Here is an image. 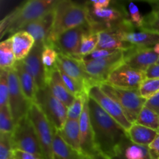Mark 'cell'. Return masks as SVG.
Masks as SVG:
<instances>
[{"label": "cell", "instance_id": "cell-1", "mask_svg": "<svg viewBox=\"0 0 159 159\" xmlns=\"http://www.w3.org/2000/svg\"><path fill=\"white\" fill-rule=\"evenodd\" d=\"M88 103L96 146L107 158H113L123 141L128 138L127 131L89 96Z\"/></svg>", "mask_w": 159, "mask_h": 159}, {"label": "cell", "instance_id": "cell-2", "mask_svg": "<svg viewBox=\"0 0 159 159\" xmlns=\"http://www.w3.org/2000/svg\"><path fill=\"white\" fill-rule=\"evenodd\" d=\"M57 1L29 0L20 4L2 19L0 24L1 38L6 34H14L32 22L53 10Z\"/></svg>", "mask_w": 159, "mask_h": 159}, {"label": "cell", "instance_id": "cell-3", "mask_svg": "<svg viewBox=\"0 0 159 159\" xmlns=\"http://www.w3.org/2000/svg\"><path fill=\"white\" fill-rule=\"evenodd\" d=\"M89 16L87 2L79 4L71 0H57L54 8L52 28L46 43H53L60 34L89 23Z\"/></svg>", "mask_w": 159, "mask_h": 159}, {"label": "cell", "instance_id": "cell-4", "mask_svg": "<svg viewBox=\"0 0 159 159\" xmlns=\"http://www.w3.org/2000/svg\"><path fill=\"white\" fill-rule=\"evenodd\" d=\"M99 86L105 94L120 106L127 119L132 124H134L146 102V99L141 97L139 91L117 88L107 82L99 84Z\"/></svg>", "mask_w": 159, "mask_h": 159}, {"label": "cell", "instance_id": "cell-5", "mask_svg": "<svg viewBox=\"0 0 159 159\" xmlns=\"http://www.w3.org/2000/svg\"><path fill=\"white\" fill-rule=\"evenodd\" d=\"M35 102L57 131H60L68 120V107L59 101L48 86L37 90Z\"/></svg>", "mask_w": 159, "mask_h": 159}, {"label": "cell", "instance_id": "cell-6", "mask_svg": "<svg viewBox=\"0 0 159 159\" xmlns=\"http://www.w3.org/2000/svg\"><path fill=\"white\" fill-rule=\"evenodd\" d=\"M11 140L13 150H20L43 158L35 129L28 114L16 124L11 134Z\"/></svg>", "mask_w": 159, "mask_h": 159}, {"label": "cell", "instance_id": "cell-7", "mask_svg": "<svg viewBox=\"0 0 159 159\" xmlns=\"http://www.w3.org/2000/svg\"><path fill=\"white\" fill-rule=\"evenodd\" d=\"M28 116L35 129L43 159H54L53 142L55 132L54 128L35 102L31 104Z\"/></svg>", "mask_w": 159, "mask_h": 159}, {"label": "cell", "instance_id": "cell-8", "mask_svg": "<svg viewBox=\"0 0 159 159\" xmlns=\"http://www.w3.org/2000/svg\"><path fill=\"white\" fill-rule=\"evenodd\" d=\"M87 4L89 8V23L92 30L96 32L111 28L124 20L130 19V15L123 6L116 4L106 9H95L88 2Z\"/></svg>", "mask_w": 159, "mask_h": 159}, {"label": "cell", "instance_id": "cell-9", "mask_svg": "<svg viewBox=\"0 0 159 159\" xmlns=\"http://www.w3.org/2000/svg\"><path fill=\"white\" fill-rule=\"evenodd\" d=\"M84 69L97 83H103L110 73L124 63V51L119 50L109 57L94 60H82Z\"/></svg>", "mask_w": 159, "mask_h": 159}, {"label": "cell", "instance_id": "cell-10", "mask_svg": "<svg viewBox=\"0 0 159 159\" xmlns=\"http://www.w3.org/2000/svg\"><path fill=\"white\" fill-rule=\"evenodd\" d=\"M9 80V107L16 124L28 114L32 102H30L23 93L18 77L13 68L7 70Z\"/></svg>", "mask_w": 159, "mask_h": 159}, {"label": "cell", "instance_id": "cell-11", "mask_svg": "<svg viewBox=\"0 0 159 159\" xmlns=\"http://www.w3.org/2000/svg\"><path fill=\"white\" fill-rule=\"evenodd\" d=\"M79 129L81 149L83 156L87 159H109L99 150L95 142L94 134L90 121L88 96L85 98L83 111L79 119Z\"/></svg>", "mask_w": 159, "mask_h": 159}, {"label": "cell", "instance_id": "cell-12", "mask_svg": "<svg viewBox=\"0 0 159 159\" xmlns=\"http://www.w3.org/2000/svg\"><path fill=\"white\" fill-rule=\"evenodd\" d=\"M93 30L89 23L79 26L60 34L51 44L57 53L69 57L81 59L79 56V48L83 36L86 33Z\"/></svg>", "mask_w": 159, "mask_h": 159}, {"label": "cell", "instance_id": "cell-13", "mask_svg": "<svg viewBox=\"0 0 159 159\" xmlns=\"http://www.w3.org/2000/svg\"><path fill=\"white\" fill-rule=\"evenodd\" d=\"M144 79V71L134 69L124 63L110 73L105 82L117 88L138 90Z\"/></svg>", "mask_w": 159, "mask_h": 159}, {"label": "cell", "instance_id": "cell-14", "mask_svg": "<svg viewBox=\"0 0 159 159\" xmlns=\"http://www.w3.org/2000/svg\"><path fill=\"white\" fill-rule=\"evenodd\" d=\"M57 67L79 82L85 89L87 93L93 85H99L84 69L82 59L69 57L58 53Z\"/></svg>", "mask_w": 159, "mask_h": 159}, {"label": "cell", "instance_id": "cell-15", "mask_svg": "<svg viewBox=\"0 0 159 159\" xmlns=\"http://www.w3.org/2000/svg\"><path fill=\"white\" fill-rule=\"evenodd\" d=\"M88 96L94 99L102 110L115 120L126 131L130 130L133 124L127 119L123 109L114 99L105 94L99 88V85H93L89 91Z\"/></svg>", "mask_w": 159, "mask_h": 159}, {"label": "cell", "instance_id": "cell-16", "mask_svg": "<svg viewBox=\"0 0 159 159\" xmlns=\"http://www.w3.org/2000/svg\"><path fill=\"white\" fill-rule=\"evenodd\" d=\"M159 55L154 51L153 48L134 46L124 51V64L144 72L151 65L157 63Z\"/></svg>", "mask_w": 159, "mask_h": 159}, {"label": "cell", "instance_id": "cell-17", "mask_svg": "<svg viewBox=\"0 0 159 159\" xmlns=\"http://www.w3.org/2000/svg\"><path fill=\"white\" fill-rule=\"evenodd\" d=\"M43 45L44 43H35L29 55L23 61L26 71L34 79L38 89L47 86L46 71L42 62Z\"/></svg>", "mask_w": 159, "mask_h": 159}, {"label": "cell", "instance_id": "cell-18", "mask_svg": "<svg viewBox=\"0 0 159 159\" xmlns=\"http://www.w3.org/2000/svg\"><path fill=\"white\" fill-rule=\"evenodd\" d=\"M46 84L52 94L59 101L68 108L71 107L75 96H73L66 88L57 66L46 74Z\"/></svg>", "mask_w": 159, "mask_h": 159}, {"label": "cell", "instance_id": "cell-19", "mask_svg": "<svg viewBox=\"0 0 159 159\" xmlns=\"http://www.w3.org/2000/svg\"><path fill=\"white\" fill-rule=\"evenodd\" d=\"M54 21V9L48 14L25 26L22 30L29 33L37 43H46L49 38Z\"/></svg>", "mask_w": 159, "mask_h": 159}, {"label": "cell", "instance_id": "cell-20", "mask_svg": "<svg viewBox=\"0 0 159 159\" xmlns=\"http://www.w3.org/2000/svg\"><path fill=\"white\" fill-rule=\"evenodd\" d=\"M110 159H155L148 146L131 142L128 138L123 141L116 155Z\"/></svg>", "mask_w": 159, "mask_h": 159}, {"label": "cell", "instance_id": "cell-21", "mask_svg": "<svg viewBox=\"0 0 159 159\" xmlns=\"http://www.w3.org/2000/svg\"><path fill=\"white\" fill-rule=\"evenodd\" d=\"M13 69L17 75L22 91L24 93L26 99L33 103L35 102L36 94L38 90L34 79L26 71L23 61H17L14 65Z\"/></svg>", "mask_w": 159, "mask_h": 159}, {"label": "cell", "instance_id": "cell-22", "mask_svg": "<svg viewBox=\"0 0 159 159\" xmlns=\"http://www.w3.org/2000/svg\"><path fill=\"white\" fill-rule=\"evenodd\" d=\"M12 49L16 61H23L30 53L35 44V40L28 32L20 30L11 36Z\"/></svg>", "mask_w": 159, "mask_h": 159}, {"label": "cell", "instance_id": "cell-23", "mask_svg": "<svg viewBox=\"0 0 159 159\" xmlns=\"http://www.w3.org/2000/svg\"><path fill=\"white\" fill-rule=\"evenodd\" d=\"M123 41L135 47L154 48L159 43V34L147 31H125L122 34Z\"/></svg>", "mask_w": 159, "mask_h": 159}, {"label": "cell", "instance_id": "cell-24", "mask_svg": "<svg viewBox=\"0 0 159 159\" xmlns=\"http://www.w3.org/2000/svg\"><path fill=\"white\" fill-rule=\"evenodd\" d=\"M63 141L70 148L77 152L80 155L82 153L80 144V129H79V120H67L65 126L61 130L58 131Z\"/></svg>", "mask_w": 159, "mask_h": 159}, {"label": "cell", "instance_id": "cell-25", "mask_svg": "<svg viewBox=\"0 0 159 159\" xmlns=\"http://www.w3.org/2000/svg\"><path fill=\"white\" fill-rule=\"evenodd\" d=\"M127 134L131 142L139 145L148 146V147L158 134V131L156 130L144 127L136 123L132 124L131 127L127 132Z\"/></svg>", "mask_w": 159, "mask_h": 159}, {"label": "cell", "instance_id": "cell-26", "mask_svg": "<svg viewBox=\"0 0 159 159\" xmlns=\"http://www.w3.org/2000/svg\"><path fill=\"white\" fill-rule=\"evenodd\" d=\"M54 159H87L70 148L63 139L58 131L55 130L53 142Z\"/></svg>", "mask_w": 159, "mask_h": 159}, {"label": "cell", "instance_id": "cell-27", "mask_svg": "<svg viewBox=\"0 0 159 159\" xmlns=\"http://www.w3.org/2000/svg\"><path fill=\"white\" fill-rule=\"evenodd\" d=\"M16 61L12 49V37H9L0 43V68L6 71L12 69Z\"/></svg>", "mask_w": 159, "mask_h": 159}, {"label": "cell", "instance_id": "cell-28", "mask_svg": "<svg viewBox=\"0 0 159 159\" xmlns=\"http://www.w3.org/2000/svg\"><path fill=\"white\" fill-rule=\"evenodd\" d=\"M135 123L158 131L159 128V115L144 106L140 112Z\"/></svg>", "mask_w": 159, "mask_h": 159}, {"label": "cell", "instance_id": "cell-29", "mask_svg": "<svg viewBox=\"0 0 159 159\" xmlns=\"http://www.w3.org/2000/svg\"><path fill=\"white\" fill-rule=\"evenodd\" d=\"M99 43V34L98 32L91 30L83 36L79 51V56L81 59L86 57L93 51L97 49Z\"/></svg>", "mask_w": 159, "mask_h": 159}, {"label": "cell", "instance_id": "cell-30", "mask_svg": "<svg viewBox=\"0 0 159 159\" xmlns=\"http://www.w3.org/2000/svg\"><path fill=\"white\" fill-rule=\"evenodd\" d=\"M157 3V2H156ZM140 30L159 34V4L143 17V23Z\"/></svg>", "mask_w": 159, "mask_h": 159}, {"label": "cell", "instance_id": "cell-31", "mask_svg": "<svg viewBox=\"0 0 159 159\" xmlns=\"http://www.w3.org/2000/svg\"><path fill=\"white\" fill-rule=\"evenodd\" d=\"M58 53L55 48L49 43L43 45L42 51V62L44 66L46 74L57 66V60Z\"/></svg>", "mask_w": 159, "mask_h": 159}, {"label": "cell", "instance_id": "cell-32", "mask_svg": "<svg viewBox=\"0 0 159 159\" xmlns=\"http://www.w3.org/2000/svg\"><path fill=\"white\" fill-rule=\"evenodd\" d=\"M138 91L141 97L148 100L159 92V79H145Z\"/></svg>", "mask_w": 159, "mask_h": 159}, {"label": "cell", "instance_id": "cell-33", "mask_svg": "<svg viewBox=\"0 0 159 159\" xmlns=\"http://www.w3.org/2000/svg\"><path fill=\"white\" fill-rule=\"evenodd\" d=\"M13 119L9 107L0 108V133L12 134L15 128Z\"/></svg>", "mask_w": 159, "mask_h": 159}, {"label": "cell", "instance_id": "cell-34", "mask_svg": "<svg viewBox=\"0 0 159 159\" xmlns=\"http://www.w3.org/2000/svg\"><path fill=\"white\" fill-rule=\"evenodd\" d=\"M59 72H60L61 77L62 81L65 83V86L68 89V91L76 97V96H82L84 94H88L86 93V91L85 90V89L80 85L78 82H76L75 79H73L72 78L70 77L69 75L66 74V73L64 72L61 68H57Z\"/></svg>", "mask_w": 159, "mask_h": 159}, {"label": "cell", "instance_id": "cell-35", "mask_svg": "<svg viewBox=\"0 0 159 159\" xmlns=\"http://www.w3.org/2000/svg\"><path fill=\"white\" fill-rule=\"evenodd\" d=\"M88 94L76 96L71 107L68 109V119L79 120L84 109V103Z\"/></svg>", "mask_w": 159, "mask_h": 159}, {"label": "cell", "instance_id": "cell-36", "mask_svg": "<svg viewBox=\"0 0 159 159\" xmlns=\"http://www.w3.org/2000/svg\"><path fill=\"white\" fill-rule=\"evenodd\" d=\"M0 159H13L11 134L0 133Z\"/></svg>", "mask_w": 159, "mask_h": 159}, {"label": "cell", "instance_id": "cell-37", "mask_svg": "<svg viewBox=\"0 0 159 159\" xmlns=\"http://www.w3.org/2000/svg\"><path fill=\"white\" fill-rule=\"evenodd\" d=\"M9 80L8 71L1 70L0 72V108L9 107Z\"/></svg>", "mask_w": 159, "mask_h": 159}, {"label": "cell", "instance_id": "cell-38", "mask_svg": "<svg viewBox=\"0 0 159 159\" xmlns=\"http://www.w3.org/2000/svg\"><path fill=\"white\" fill-rule=\"evenodd\" d=\"M129 15H130V20L134 26L137 29H141L143 23V17L141 15L138 6L134 2L129 3Z\"/></svg>", "mask_w": 159, "mask_h": 159}, {"label": "cell", "instance_id": "cell-39", "mask_svg": "<svg viewBox=\"0 0 159 159\" xmlns=\"http://www.w3.org/2000/svg\"><path fill=\"white\" fill-rule=\"evenodd\" d=\"M119 50H109V49H100V48H97L94 51L87 55L86 57H83L82 60H94V59H100L104 58V57H109V56L112 55L114 53Z\"/></svg>", "mask_w": 159, "mask_h": 159}, {"label": "cell", "instance_id": "cell-40", "mask_svg": "<svg viewBox=\"0 0 159 159\" xmlns=\"http://www.w3.org/2000/svg\"><path fill=\"white\" fill-rule=\"evenodd\" d=\"M144 106L155 111L159 115V92L155 95H154L150 99L146 100Z\"/></svg>", "mask_w": 159, "mask_h": 159}, {"label": "cell", "instance_id": "cell-41", "mask_svg": "<svg viewBox=\"0 0 159 159\" xmlns=\"http://www.w3.org/2000/svg\"><path fill=\"white\" fill-rule=\"evenodd\" d=\"M145 79H159V64L151 65L144 72Z\"/></svg>", "mask_w": 159, "mask_h": 159}, {"label": "cell", "instance_id": "cell-42", "mask_svg": "<svg viewBox=\"0 0 159 159\" xmlns=\"http://www.w3.org/2000/svg\"><path fill=\"white\" fill-rule=\"evenodd\" d=\"M148 148L155 159H159V134L155 139L149 144Z\"/></svg>", "mask_w": 159, "mask_h": 159}, {"label": "cell", "instance_id": "cell-43", "mask_svg": "<svg viewBox=\"0 0 159 159\" xmlns=\"http://www.w3.org/2000/svg\"><path fill=\"white\" fill-rule=\"evenodd\" d=\"M13 159H43L32 154L22 152L20 150H13Z\"/></svg>", "mask_w": 159, "mask_h": 159}, {"label": "cell", "instance_id": "cell-44", "mask_svg": "<svg viewBox=\"0 0 159 159\" xmlns=\"http://www.w3.org/2000/svg\"><path fill=\"white\" fill-rule=\"evenodd\" d=\"M91 4V7L95 9H102L108 8L112 4L111 1L110 0H99V1H90L89 2ZM88 2V3H89Z\"/></svg>", "mask_w": 159, "mask_h": 159}, {"label": "cell", "instance_id": "cell-45", "mask_svg": "<svg viewBox=\"0 0 159 159\" xmlns=\"http://www.w3.org/2000/svg\"><path fill=\"white\" fill-rule=\"evenodd\" d=\"M153 50L157 54H158L159 55V43H158V44H156L155 47H154Z\"/></svg>", "mask_w": 159, "mask_h": 159}, {"label": "cell", "instance_id": "cell-46", "mask_svg": "<svg viewBox=\"0 0 159 159\" xmlns=\"http://www.w3.org/2000/svg\"><path fill=\"white\" fill-rule=\"evenodd\" d=\"M157 63H158V64H159V59H158V62H157Z\"/></svg>", "mask_w": 159, "mask_h": 159}, {"label": "cell", "instance_id": "cell-47", "mask_svg": "<svg viewBox=\"0 0 159 159\" xmlns=\"http://www.w3.org/2000/svg\"><path fill=\"white\" fill-rule=\"evenodd\" d=\"M158 133L159 134V128H158Z\"/></svg>", "mask_w": 159, "mask_h": 159}]
</instances>
